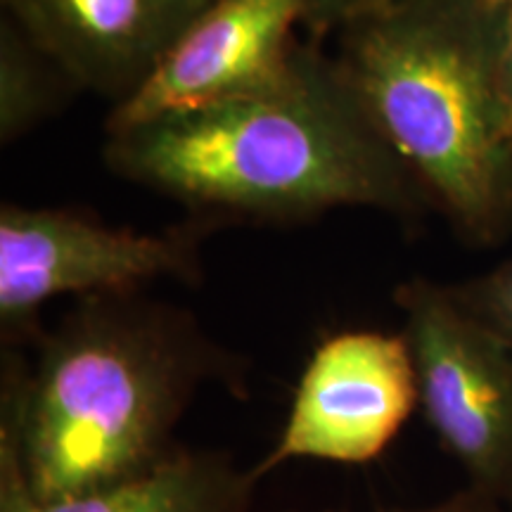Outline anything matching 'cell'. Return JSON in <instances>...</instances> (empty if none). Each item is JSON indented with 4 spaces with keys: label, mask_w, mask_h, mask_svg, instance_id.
<instances>
[{
    "label": "cell",
    "mask_w": 512,
    "mask_h": 512,
    "mask_svg": "<svg viewBox=\"0 0 512 512\" xmlns=\"http://www.w3.org/2000/svg\"><path fill=\"white\" fill-rule=\"evenodd\" d=\"M498 3H503V0H498Z\"/></svg>",
    "instance_id": "cell-16"
},
{
    "label": "cell",
    "mask_w": 512,
    "mask_h": 512,
    "mask_svg": "<svg viewBox=\"0 0 512 512\" xmlns=\"http://www.w3.org/2000/svg\"><path fill=\"white\" fill-rule=\"evenodd\" d=\"M200 226L114 228L69 209H0V332L5 347L38 335V311L62 294H131L157 278L197 280Z\"/></svg>",
    "instance_id": "cell-5"
},
{
    "label": "cell",
    "mask_w": 512,
    "mask_h": 512,
    "mask_svg": "<svg viewBox=\"0 0 512 512\" xmlns=\"http://www.w3.org/2000/svg\"><path fill=\"white\" fill-rule=\"evenodd\" d=\"M505 508H508V512H512V503H508V505H505Z\"/></svg>",
    "instance_id": "cell-15"
},
{
    "label": "cell",
    "mask_w": 512,
    "mask_h": 512,
    "mask_svg": "<svg viewBox=\"0 0 512 512\" xmlns=\"http://www.w3.org/2000/svg\"><path fill=\"white\" fill-rule=\"evenodd\" d=\"M501 95L505 114H508L512 131V10L508 12L503 24V43H501Z\"/></svg>",
    "instance_id": "cell-14"
},
{
    "label": "cell",
    "mask_w": 512,
    "mask_h": 512,
    "mask_svg": "<svg viewBox=\"0 0 512 512\" xmlns=\"http://www.w3.org/2000/svg\"><path fill=\"white\" fill-rule=\"evenodd\" d=\"M211 0H3L76 88L126 100Z\"/></svg>",
    "instance_id": "cell-8"
},
{
    "label": "cell",
    "mask_w": 512,
    "mask_h": 512,
    "mask_svg": "<svg viewBox=\"0 0 512 512\" xmlns=\"http://www.w3.org/2000/svg\"><path fill=\"white\" fill-rule=\"evenodd\" d=\"M254 477L219 451L181 448L157 470L88 494L36 498L0 437V512H247Z\"/></svg>",
    "instance_id": "cell-9"
},
{
    "label": "cell",
    "mask_w": 512,
    "mask_h": 512,
    "mask_svg": "<svg viewBox=\"0 0 512 512\" xmlns=\"http://www.w3.org/2000/svg\"><path fill=\"white\" fill-rule=\"evenodd\" d=\"M240 377L190 313L138 292L86 297L38 339L31 366L5 351L0 437L36 498L88 494L176 456L202 384L238 389Z\"/></svg>",
    "instance_id": "cell-1"
},
{
    "label": "cell",
    "mask_w": 512,
    "mask_h": 512,
    "mask_svg": "<svg viewBox=\"0 0 512 512\" xmlns=\"http://www.w3.org/2000/svg\"><path fill=\"white\" fill-rule=\"evenodd\" d=\"M503 24L456 0H399L349 22L337 69L384 143L467 238L512 216Z\"/></svg>",
    "instance_id": "cell-3"
},
{
    "label": "cell",
    "mask_w": 512,
    "mask_h": 512,
    "mask_svg": "<svg viewBox=\"0 0 512 512\" xmlns=\"http://www.w3.org/2000/svg\"><path fill=\"white\" fill-rule=\"evenodd\" d=\"M306 15L309 0H211L152 74L114 105L107 131L280 86L297 67L302 48L292 31Z\"/></svg>",
    "instance_id": "cell-7"
},
{
    "label": "cell",
    "mask_w": 512,
    "mask_h": 512,
    "mask_svg": "<svg viewBox=\"0 0 512 512\" xmlns=\"http://www.w3.org/2000/svg\"><path fill=\"white\" fill-rule=\"evenodd\" d=\"M394 3H399V0H309L306 22L316 29L347 27L354 19L389 8Z\"/></svg>",
    "instance_id": "cell-12"
},
{
    "label": "cell",
    "mask_w": 512,
    "mask_h": 512,
    "mask_svg": "<svg viewBox=\"0 0 512 512\" xmlns=\"http://www.w3.org/2000/svg\"><path fill=\"white\" fill-rule=\"evenodd\" d=\"M418 408V380L401 332L344 330L313 349L278 444L249 475L287 460L363 465L380 458Z\"/></svg>",
    "instance_id": "cell-6"
},
{
    "label": "cell",
    "mask_w": 512,
    "mask_h": 512,
    "mask_svg": "<svg viewBox=\"0 0 512 512\" xmlns=\"http://www.w3.org/2000/svg\"><path fill=\"white\" fill-rule=\"evenodd\" d=\"M112 171L204 214L304 221L339 207L413 211V176L335 60L302 50L280 86L107 131Z\"/></svg>",
    "instance_id": "cell-2"
},
{
    "label": "cell",
    "mask_w": 512,
    "mask_h": 512,
    "mask_svg": "<svg viewBox=\"0 0 512 512\" xmlns=\"http://www.w3.org/2000/svg\"><path fill=\"white\" fill-rule=\"evenodd\" d=\"M418 406L467 486L512 503V344L456 302L448 287L396 290Z\"/></svg>",
    "instance_id": "cell-4"
},
{
    "label": "cell",
    "mask_w": 512,
    "mask_h": 512,
    "mask_svg": "<svg viewBox=\"0 0 512 512\" xmlns=\"http://www.w3.org/2000/svg\"><path fill=\"white\" fill-rule=\"evenodd\" d=\"M67 86L76 88L50 57L22 29L3 17L0 22V140L5 145L48 119L64 100Z\"/></svg>",
    "instance_id": "cell-10"
},
{
    "label": "cell",
    "mask_w": 512,
    "mask_h": 512,
    "mask_svg": "<svg viewBox=\"0 0 512 512\" xmlns=\"http://www.w3.org/2000/svg\"><path fill=\"white\" fill-rule=\"evenodd\" d=\"M448 290L463 309L512 344V261L484 278Z\"/></svg>",
    "instance_id": "cell-11"
},
{
    "label": "cell",
    "mask_w": 512,
    "mask_h": 512,
    "mask_svg": "<svg viewBox=\"0 0 512 512\" xmlns=\"http://www.w3.org/2000/svg\"><path fill=\"white\" fill-rule=\"evenodd\" d=\"M380 512H508V508L496 498L482 494V491L465 486L458 494L444 498V501L425 505V508H406V510H380Z\"/></svg>",
    "instance_id": "cell-13"
}]
</instances>
